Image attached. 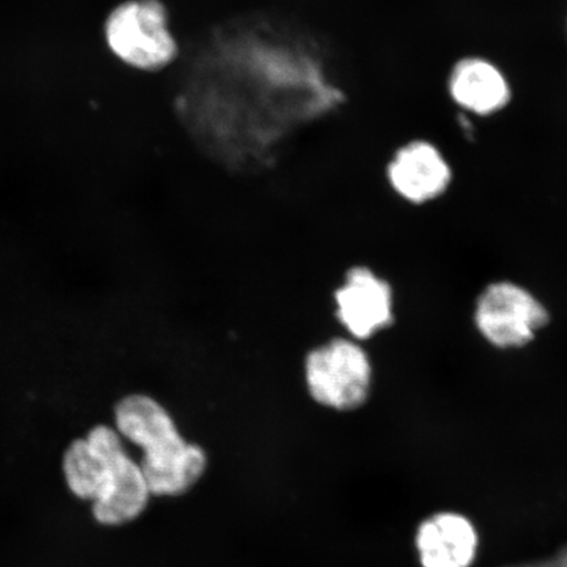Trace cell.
I'll return each instance as SVG.
<instances>
[{
  "mask_svg": "<svg viewBox=\"0 0 567 567\" xmlns=\"http://www.w3.org/2000/svg\"><path fill=\"white\" fill-rule=\"evenodd\" d=\"M62 466L70 492L92 502V514L103 526H123L145 512L151 488L122 435L110 425H95L71 443Z\"/></svg>",
  "mask_w": 567,
  "mask_h": 567,
  "instance_id": "1",
  "label": "cell"
},
{
  "mask_svg": "<svg viewBox=\"0 0 567 567\" xmlns=\"http://www.w3.org/2000/svg\"><path fill=\"white\" fill-rule=\"evenodd\" d=\"M116 431L140 446V464L152 495L177 496L193 488L207 470L200 445L181 435L173 416L146 394L124 396L115 409Z\"/></svg>",
  "mask_w": 567,
  "mask_h": 567,
  "instance_id": "2",
  "label": "cell"
},
{
  "mask_svg": "<svg viewBox=\"0 0 567 567\" xmlns=\"http://www.w3.org/2000/svg\"><path fill=\"white\" fill-rule=\"evenodd\" d=\"M104 32L116 59L145 73H157L179 56L162 0H126L106 18Z\"/></svg>",
  "mask_w": 567,
  "mask_h": 567,
  "instance_id": "3",
  "label": "cell"
},
{
  "mask_svg": "<svg viewBox=\"0 0 567 567\" xmlns=\"http://www.w3.org/2000/svg\"><path fill=\"white\" fill-rule=\"evenodd\" d=\"M305 381L319 405L339 411L358 409L370 395V357L354 339H332L305 358Z\"/></svg>",
  "mask_w": 567,
  "mask_h": 567,
  "instance_id": "4",
  "label": "cell"
},
{
  "mask_svg": "<svg viewBox=\"0 0 567 567\" xmlns=\"http://www.w3.org/2000/svg\"><path fill=\"white\" fill-rule=\"evenodd\" d=\"M544 303L519 284L501 281L480 296L474 322L488 343L502 350L532 342L548 323Z\"/></svg>",
  "mask_w": 567,
  "mask_h": 567,
  "instance_id": "5",
  "label": "cell"
},
{
  "mask_svg": "<svg viewBox=\"0 0 567 567\" xmlns=\"http://www.w3.org/2000/svg\"><path fill=\"white\" fill-rule=\"evenodd\" d=\"M446 95L470 118L502 115L514 101V84L498 62L482 54H466L446 74Z\"/></svg>",
  "mask_w": 567,
  "mask_h": 567,
  "instance_id": "6",
  "label": "cell"
},
{
  "mask_svg": "<svg viewBox=\"0 0 567 567\" xmlns=\"http://www.w3.org/2000/svg\"><path fill=\"white\" fill-rule=\"evenodd\" d=\"M334 299L338 321L354 340L371 339L393 323V290L371 268H351Z\"/></svg>",
  "mask_w": 567,
  "mask_h": 567,
  "instance_id": "7",
  "label": "cell"
},
{
  "mask_svg": "<svg viewBox=\"0 0 567 567\" xmlns=\"http://www.w3.org/2000/svg\"><path fill=\"white\" fill-rule=\"evenodd\" d=\"M386 177L394 193L413 204H424L449 190L453 172L442 148L425 138L402 144L390 158Z\"/></svg>",
  "mask_w": 567,
  "mask_h": 567,
  "instance_id": "8",
  "label": "cell"
},
{
  "mask_svg": "<svg viewBox=\"0 0 567 567\" xmlns=\"http://www.w3.org/2000/svg\"><path fill=\"white\" fill-rule=\"evenodd\" d=\"M477 545L476 528L458 514H436L423 522L416 534L423 567H470Z\"/></svg>",
  "mask_w": 567,
  "mask_h": 567,
  "instance_id": "9",
  "label": "cell"
},
{
  "mask_svg": "<svg viewBox=\"0 0 567 567\" xmlns=\"http://www.w3.org/2000/svg\"><path fill=\"white\" fill-rule=\"evenodd\" d=\"M513 567H567V548L559 551L557 556L547 559V561Z\"/></svg>",
  "mask_w": 567,
  "mask_h": 567,
  "instance_id": "10",
  "label": "cell"
},
{
  "mask_svg": "<svg viewBox=\"0 0 567 567\" xmlns=\"http://www.w3.org/2000/svg\"><path fill=\"white\" fill-rule=\"evenodd\" d=\"M565 32H566V35H567V17H566V20H565Z\"/></svg>",
  "mask_w": 567,
  "mask_h": 567,
  "instance_id": "11",
  "label": "cell"
}]
</instances>
